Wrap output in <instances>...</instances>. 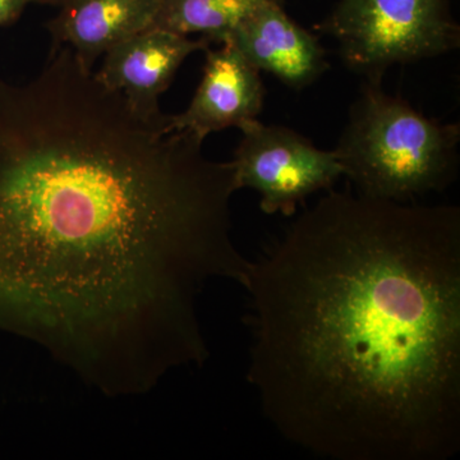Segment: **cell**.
<instances>
[{
    "instance_id": "11",
    "label": "cell",
    "mask_w": 460,
    "mask_h": 460,
    "mask_svg": "<svg viewBox=\"0 0 460 460\" xmlns=\"http://www.w3.org/2000/svg\"><path fill=\"white\" fill-rule=\"evenodd\" d=\"M30 0H0V27L16 22Z\"/></svg>"
},
{
    "instance_id": "10",
    "label": "cell",
    "mask_w": 460,
    "mask_h": 460,
    "mask_svg": "<svg viewBox=\"0 0 460 460\" xmlns=\"http://www.w3.org/2000/svg\"><path fill=\"white\" fill-rule=\"evenodd\" d=\"M262 0H163L153 26L178 35L199 33L208 42H222Z\"/></svg>"
},
{
    "instance_id": "5",
    "label": "cell",
    "mask_w": 460,
    "mask_h": 460,
    "mask_svg": "<svg viewBox=\"0 0 460 460\" xmlns=\"http://www.w3.org/2000/svg\"><path fill=\"white\" fill-rule=\"evenodd\" d=\"M239 129L241 142L230 162L235 187L255 190L265 214L292 217L308 196L332 190L343 177L334 150H321L293 129L259 119Z\"/></svg>"
},
{
    "instance_id": "7",
    "label": "cell",
    "mask_w": 460,
    "mask_h": 460,
    "mask_svg": "<svg viewBox=\"0 0 460 460\" xmlns=\"http://www.w3.org/2000/svg\"><path fill=\"white\" fill-rule=\"evenodd\" d=\"M204 77L183 113L169 115L171 131H187L204 142L210 133L239 127L261 113L265 87L260 71L232 42L206 49Z\"/></svg>"
},
{
    "instance_id": "12",
    "label": "cell",
    "mask_w": 460,
    "mask_h": 460,
    "mask_svg": "<svg viewBox=\"0 0 460 460\" xmlns=\"http://www.w3.org/2000/svg\"><path fill=\"white\" fill-rule=\"evenodd\" d=\"M30 2L40 3V4L60 5V7H65V5L69 4V3L74 2V0H30Z\"/></svg>"
},
{
    "instance_id": "2",
    "label": "cell",
    "mask_w": 460,
    "mask_h": 460,
    "mask_svg": "<svg viewBox=\"0 0 460 460\" xmlns=\"http://www.w3.org/2000/svg\"><path fill=\"white\" fill-rule=\"evenodd\" d=\"M247 380L332 460L460 452V208L329 190L251 261Z\"/></svg>"
},
{
    "instance_id": "9",
    "label": "cell",
    "mask_w": 460,
    "mask_h": 460,
    "mask_svg": "<svg viewBox=\"0 0 460 460\" xmlns=\"http://www.w3.org/2000/svg\"><path fill=\"white\" fill-rule=\"evenodd\" d=\"M163 0H74L48 29L87 69L102 54L154 25Z\"/></svg>"
},
{
    "instance_id": "6",
    "label": "cell",
    "mask_w": 460,
    "mask_h": 460,
    "mask_svg": "<svg viewBox=\"0 0 460 460\" xmlns=\"http://www.w3.org/2000/svg\"><path fill=\"white\" fill-rule=\"evenodd\" d=\"M208 45L204 38L192 40L151 26L107 51L95 77L107 89L119 93L136 114L153 119L163 114L159 98L181 63L195 51L208 49Z\"/></svg>"
},
{
    "instance_id": "1",
    "label": "cell",
    "mask_w": 460,
    "mask_h": 460,
    "mask_svg": "<svg viewBox=\"0 0 460 460\" xmlns=\"http://www.w3.org/2000/svg\"><path fill=\"white\" fill-rule=\"evenodd\" d=\"M232 163L144 119L66 45L38 77H0V332L111 398L208 357L198 302L243 286Z\"/></svg>"
},
{
    "instance_id": "3",
    "label": "cell",
    "mask_w": 460,
    "mask_h": 460,
    "mask_svg": "<svg viewBox=\"0 0 460 460\" xmlns=\"http://www.w3.org/2000/svg\"><path fill=\"white\" fill-rule=\"evenodd\" d=\"M459 142V123L429 119L366 80L334 151L357 193L405 204L456 180Z\"/></svg>"
},
{
    "instance_id": "4",
    "label": "cell",
    "mask_w": 460,
    "mask_h": 460,
    "mask_svg": "<svg viewBox=\"0 0 460 460\" xmlns=\"http://www.w3.org/2000/svg\"><path fill=\"white\" fill-rule=\"evenodd\" d=\"M320 29L337 40L345 65L368 81L460 45L450 0H339Z\"/></svg>"
},
{
    "instance_id": "8",
    "label": "cell",
    "mask_w": 460,
    "mask_h": 460,
    "mask_svg": "<svg viewBox=\"0 0 460 460\" xmlns=\"http://www.w3.org/2000/svg\"><path fill=\"white\" fill-rule=\"evenodd\" d=\"M226 41L292 89L314 84L328 69L319 39L288 16L281 0H262Z\"/></svg>"
}]
</instances>
